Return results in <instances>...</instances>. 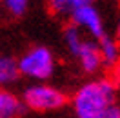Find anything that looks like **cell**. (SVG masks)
<instances>
[{
    "label": "cell",
    "mask_w": 120,
    "mask_h": 118,
    "mask_svg": "<svg viewBox=\"0 0 120 118\" xmlns=\"http://www.w3.org/2000/svg\"><path fill=\"white\" fill-rule=\"evenodd\" d=\"M115 102V85L113 82L91 80L84 84L73 96V111L76 118H93L100 111Z\"/></svg>",
    "instance_id": "obj_1"
},
{
    "label": "cell",
    "mask_w": 120,
    "mask_h": 118,
    "mask_svg": "<svg viewBox=\"0 0 120 118\" xmlns=\"http://www.w3.org/2000/svg\"><path fill=\"white\" fill-rule=\"evenodd\" d=\"M64 38H66V44H68L71 55L78 58V64L84 69V73H97L102 67L97 40L84 37V33L73 24L66 29Z\"/></svg>",
    "instance_id": "obj_2"
},
{
    "label": "cell",
    "mask_w": 120,
    "mask_h": 118,
    "mask_svg": "<svg viewBox=\"0 0 120 118\" xmlns=\"http://www.w3.org/2000/svg\"><path fill=\"white\" fill-rule=\"evenodd\" d=\"M16 62H18L20 76H26V78L37 82H45L55 73V56L44 45L31 47Z\"/></svg>",
    "instance_id": "obj_3"
},
{
    "label": "cell",
    "mask_w": 120,
    "mask_h": 118,
    "mask_svg": "<svg viewBox=\"0 0 120 118\" xmlns=\"http://www.w3.org/2000/svg\"><path fill=\"white\" fill-rule=\"evenodd\" d=\"M22 103L24 107L33 111H55L66 103V95L55 85H49L45 82H37L24 89Z\"/></svg>",
    "instance_id": "obj_4"
},
{
    "label": "cell",
    "mask_w": 120,
    "mask_h": 118,
    "mask_svg": "<svg viewBox=\"0 0 120 118\" xmlns=\"http://www.w3.org/2000/svg\"><path fill=\"white\" fill-rule=\"evenodd\" d=\"M71 22L73 26H76L78 29L86 33L87 37L98 40L100 37H104V22H102V16L97 9L93 7V4H87V6H82V7L75 9L71 13Z\"/></svg>",
    "instance_id": "obj_5"
},
{
    "label": "cell",
    "mask_w": 120,
    "mask_h": 118,
    "mask_svg": "<svg viewBox=\"0 0 120 118\" xmlns=\"http://www.w3.org/2000/svg\"><path fill=\"white\" fill-rule=\"evenodd\" d=\"M24 103L22 100L8 91L6 87H0V118H20L24 114Z\"/></svg>",
    "instance_id": "obj_6"
},
{
    "label": "cell",
    "mask_w": 120,
    "mask_h": 118,
    "mask_svg": "<svg viewBox=\"0 0 120 118\" xmlns=\"http://www.w3.org/2000/svg\"><path fill=\"white\" fill-rule=\"evenodd\" d=\"M98 45V53H100V60H102V66L113 67V66H118L120 62V47L116 44V40L109 38L107 35L100 37L97 40Z\"/></svg>",
    "instance_id": "obj_7"
},
{
    "label": "cell",
    "mask_w": 120,
    "mask_h": 118,
    "mask_svg": "<svg viewBox=\"0 0 120 118\" xmlns=\"http://www.w3.org/2000/svg\"><path fill=\"white\" fill-rule=\"evenodd\" d=\"M20 78L18 62L11 56H0V87L13 85Z\"/></svg>",
    "instance_id": "obj_8"
},
{
    "label": "cell",
    "mask_w": 120,
    "mask_h": 118,
    "mask_svg": "<svg viewBox=\"0 0 120 118\" xmlns=\"http://www.w3.org/2000/svg\"><path fill=\"white\" fill-rule=\"evenodd\" d=\"M93 2L95 0H47L49 9L56 15H71L75 9L87 6V4H93Z\"/></svg>",
    "instance_id": "obj_9"
},
{
    "label": "cell",
    "mask_w": 120,
    "mask_h": 118,
    "mask_svg": "<svg viewBox=\"0 0 120 118\" xmlns=\"http://www.w3.org/2000/svg\"><path fill=\"white\" fill-rule=\"evenodd\" d=\"M4 6L8 9L11 15L15 16H20L24 15L27 7H29V0H4Z\"/></svg>",
    "instance_id": "obj_10"
},
{
    "label": "cell",
    "mask_w": 120,
    "mask_h": 118,
    "mask_svg": "<svg viewBox=\"0 0 120 118\" xmlns=\"http://www.w3.org/2000/svg\"><path fill=\"white\" fill-rule=\"evenodd\" d=\"M93 118H120V107L113 102V103H109L107 107H104L97 116H93Z\"/></svg>",
    "instance_id": "obj_11"
},
{
    "label": "cell",
    "mask_w": 120,
    "mask_h": 118,
    "mask_svg": "<svg viewBox=\"0 0 120 118\" xmlns=\"http://www.w3.org/2000/svg\"><path fill=\"white\" fill-rule=\"evenodd\" d=\"M118 38H120V20H118Z\"/></svg>",
    "instance_id": "obj_12"
}]
</instances>
